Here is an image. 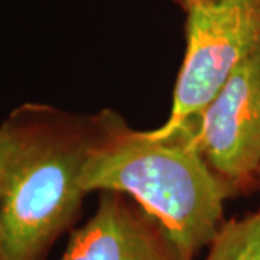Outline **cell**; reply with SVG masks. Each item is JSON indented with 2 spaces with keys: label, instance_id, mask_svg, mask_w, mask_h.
<instances>
[{
  "label": "cell",
  "instance_id": "cell-3",
  "mask_svg": "<svg viewBox=\"0 0 260 260\" xmlns=\"http://www.w3.org/2000/svg\"><path fill=\"white\" fill-rule=\"evenodd\" d=\"M186 49L168 120V135L197 119L237 67L260 48V0H218L188 8Z\"/></svg>",
  "mask_w": 260,
  "mask_h": 260
},
{
  "label": "cell",
  "instance_id": "cell-6",
  "mask_svg": "<svg viewBox=\"0 0 260 260\" xmlns=\"http://www.w3.org/2000/svg\"><path fill=\"white\" fill-rule=\"evenodd\" d=\"M204 260H260V210L223 223Z\"/></svg>",
  "mask_w": 260,
  "mask_h": 260
},
{
  "label": "cell",
  "instance_id": "cell-4",
  "mask_svg": "<svg viewBox=\"0 0 260 260\" xmlns=\"http://www.w3.org/2000/svg\"><path fill=\"white\" fill-rule=\"evenodd\" d=\"M195 139L207 164L234 192L260 172V48L197 117Z\"/></svg>",
  "mask_w": 260,
  "mask_h": 260
},
{
  "label": "cell",
  "instance_id": "cell-8",
  "mask_svg": "<svg viewBox=\"0 0 260 260\" xmlns=\"http://www.w3.org/2000/svg\"><path fill=\"white\" fill-rule=\"evenodd\" d=\"M0 260H3V249H2V230H0Z\"/></svg>",
  "mask_w": 260,
  "mask_h": 260
},
{
  "label": "cell",
  "instance_id": "cell-2",
  "mask_svg": "<svg viewBox=\"0 0 260 260\" xmlns=\"http://www.w3.org/2000/svg\"><path fill=\"white\" fill-rule=\"evenodd\" d=\"M99 129V113L80 116L32 103L0 124L3 260H38L74 221Z\"/></svg>",
  "mask_w": 260,
  "mask_h": 260
},
{
  "label": "cell",
  "instance_id": "cell-5",
  "mask_svg": "<svg viewBox=\"0 0 260 260\" xmlns=\"http://www.w3.org/2000/svg\"><path fill=\"white\" fill-rule=\"evenodd\" d=\"M61 260H178L158 227L120 194L103 192L93 217L75 230Z\"/></svg>",
  "mask_w": 260,
  "mask_h": 260
},
{
  "label": "cell",
  "instance_id": "cell-7",
  "mask_svg": "<svg viewBox=\"0 0 260 260\" xmlns=\"http://www.w3.org/2000/svg\"><path fill=\"white\" fill-rule=\"evenodd\" d=\"M181 5L184 6V9H188L194 5H201V3H211V2H218V0H179Z\"/></svg>",
  "mask_w": 260,
  "mask_h": 260
},
{
  "label": "cell",
  "instance_id": "cell-1",
  "mask_svg": "<svg viewBox=\"0 0 260 260\" xmlns=\"http://www.w3.org/2000/svg\"><path fill=\"white\" fill-rule=\"evenodd\" d=\"M100 129L81 185L130 195L158 227L178 260H194L223 225L224 201L234 194L203 156L197 119L168 135L130 129L119 113H99Z\"/></svg>",
  "mask_w": 260,
  "mask_h": 260
}]
</instances>
